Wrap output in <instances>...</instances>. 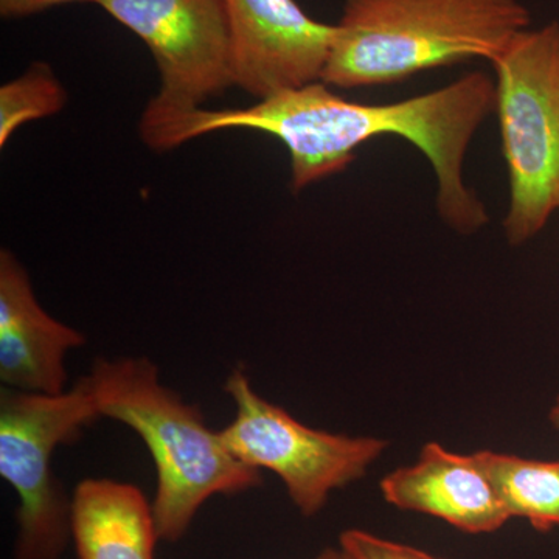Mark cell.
Here are the masks:
<instances>
[{"label":"cell","instance_id":"obj_1","mask_svg":"<svg viewBox=\"0 0 559 559\" xmlns=\"http://www.w3.org/2000/svg\"><path fill=\"white\" fill-rule=\"evenodd\" d=\"M495 80L479 70L440 90L385 105L345 100L319 81L250 108L193 110L175 121L171 140L179 146L213 131L266 132L288 150L290 189L300 191L344 171L369 140L396 135L432 165L441 221L460 235H473L489 218L484 202L463 180V164L477 130L495 112Z\"/></svg>","mask_w":559,"mask_h":559},{"label":"cell","instance_id":"obj_2","mask_svg":"<svg viewBox=\"0 0 559 559\" xmlns=\"http://www.w3.org/2000/svg\"><path fill=\"white\" fill-rule=\"evenodd\" d=\"M530 24L521 0H345L322 83L389 86L426 70L492 62Z\"/></svg>","mask_w":559,"mask_h":559},{"label":"cell","instance_id":"obj_3","mask_svg":"<svg viewBox=\"0 0 559 559\" xmlns=\"http://www.w3.org/2000/svg\"><path fill=\"white\" fill-rule=\"evenodd\" d=\"M86 377L100 417L123 423L148 448L160 539H182L213 496L241 495L263 484L261 471L235 457L197 406L162 384L148 358L97 359Z\"/></svg>","mask_w":559,"mask_h":559},{"label":"cell","instance_id":"obj_4","mask_svg":"<svg viewBox=\"0 0 559 559\" xmlns=\"http://www.w3.org/2000/svg\"><path fill=\"white\" fill-rule=\"evenodd\" d=\"M491 66L510 182L503 231L522 246L559 212V22L521 33Z\"/></svg>","mask_w":559,"mask_h":559},{"label":"cell","instance_id":"obj_5","mask_svg":"<svg viewBox=\"0 0 559 559\" xmlns=\"http://www.w3.org/2000/svg\"><path fill=\"white\" fill-rule=\"evenodd\" d=\"M100 417L87 377L60 395L0 390V476L16 491L14 559H60L72 539V498L51 459Z\"/></svg>","mask_w":559,"mask_h":559},{"label":"cell","instance_id":"obj_6","mask_svg":"<svg viewBox=\"0 0 559 559\" xmlns=\"http://www.w3.org/2000/svg\"><path fill=\"white\" fill-rule=\"evenodd\" d=\"M224 390L237 409L219 430L224 443L250 468L274 473L304 516H314L331 492L362 479L389 448L378 437L331 433L304 425L255 392L242 369L231 371Z\"/></svg>","mask_w":559,"mask_h":559},{"label":"cell","instance_id":"obj_7","mask_svg":"<svg viewBox=\"0 0 559 559\" xmlns=\"http://www.w3.org/2000/svg\"><path fill=\"white\" fill-rule=\"evenodd\" d=\"M98 7L148 47L159 70V94L140 120L142 140L234 86L226 0H100Z\"/></svg>","mask_w":559,"mask_h":559},{"label":"cell","instance_id":"obj_8","mask_svg":"<svg viewBox=\"0 0 559 559\" xmlns=\"http://www.w3.org/2000/svg\"><path fill=\"white\" fill-rule=\"evenodd\" d=\"M234 86L260 100L319 83L336 25L311 17L297 0H226Z\"/></svg>","mask_w":559,"mask_h":559},{"label":"cell","instance_id":"obj_9","mask_svg":"<svg viewBox=\"0 0 559 559\" xmlns=\"http://www.w3.org/2000/svg\"><path fill=\"white\" fill-rule=\"evenodd\" d=\"M79 330L40 307L20 260L0 252V381L2 388L60 395L66 392V355L83 347Z\"/></svg>","mask_w":559,"mask_h":559},{"label":"cell","instance_id":"obj_10","mask_svg":"<svg viewBox=\"0 0 559 559\" xmlns=\"http://www.w3.org/2000/svg\"><path fill=\"white\" fill-rule=\"evenodd\" d=\"M382 498L404 511L428 514L469 535H485L511 520L476 452L457 454L430 441L414 465L390 471Z\"/></svg>","mask_w":559,"mask_h":559},{"label":"cell","instance_id":"obj_11","mask_svg":"<svg viewBox=\"0 0 559 559\" xmlns=\"http://www.w3.org/2000/svg\"><path fill=\"white\" fill-rule=\"evenodd\" d=\"M72 540L79 559H156L153 503L135 485L84 479L72 496Z\"/></svg>","mask_w":559,"mask_h":559},{"label":"cell","instance_id":"obj_12","mask_svg":"<svg viewBox=\"0 0 559 559\" xmlns=\"http://www.w3.org/2000/svg\"><path fill=\"white\" fill-rule=\"evenodd\" d=\"M511 520L540 533L559 527V457L536 460L503 452H476Z\"/></svg>","mask_w":559,"mask_h":559},{"label":"cell","instance_id":"obj_13","mask_svg":"<svg viewBox=\"0 0 559 559\" xmlns=\"http://www.w3.org/2000/svg\"><path fill=\"white\" fill-rule=\"evenodd\" d=\"M68 92L47 62H32L21 76L0 87V148L22 124L61 112Z\"/></svg>","mask_w":559,"mask_h":559},{"label":"cell","instance_id":"obj_14","mask_svg":"<svg viewBox=\"0 0 559 559\" xmlns=\"http://www.w3.org/2000/svg\"><path fill=\"white\" fill-rule=\"evenodd\" d=\"M340 544L353 559H441L428 551L380 538L373 533L359 528L342 533Z\"/></svg>","mask_w":559,"mask_h":559},{"label":"cell","instance_id":"obj_15","mask_svg":"<svg viewBox=\"0 0 559 559\" xmlns=\"http://www.w3.org/2000/svg\"><path fill=\"white\" fill-rule=\"evenodd\" d=\"M68 3H95L100 0H0V14L5 20H20V17L33 16L55 7L68 5Z\"/></svg>","mask_w":559,"mask_h":559},{"label":"cell","instance_id":"obj_16","mask_svg":"<svg viewBox=\"0 0 559 559\" xmlns=\"http://www.w3.org/2000/svg\"><path fill=\"white\" fill-rule=\"evenodd\" d=\"M314 559H353L349 557L347 551L342 549L340 546V549H325L322 551V554L319 555V557H316Z\"/></svg>","mask_w":559,"mask_h":559},{"label":"cell","instance_id":"obj_17","mask_svg":"<svg viewBox=\"0 0 559 559\" xmlns=\"http://www.w3.org/2000/svg\"><path fill=\"white\" fill-rule=\"evenodd\" d=\"M549 421L555 429L559 430V393L557 399H555L554 404H551L549 411Z\"/></svg>","mask_w":559,"mask_h":559}]
</instances>
